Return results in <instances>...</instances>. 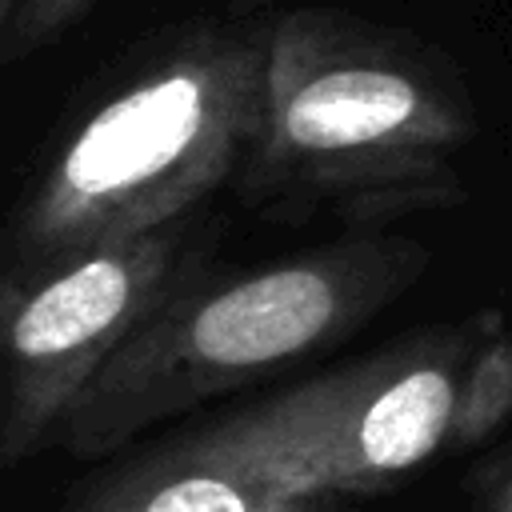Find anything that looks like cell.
Masks as SVG:
<instances>
[{"label": "cell", "mask_w": 512, "mask_h": 512, "mask_svg": "<svg viewBox=\"0 0 512 512\" xmlns=\"http://www.w3.org/2000/svg\"><path fill=\"white\" fill-rule=\"evenodd\" d=\"M100 0H20V8L0 24V60L20 64L32 52L60 40L88 8Z\"/></svg>", "instance_id": "obj_7"}, {"label": "cell", "mask_w": 512, "mask_h": 512, "mask_svg": "<svg viewBox=\"0 0 512 512\" xmlns=\"http://www.w3.org/2000/svg\"><path fill=\"white\" fill-rule=\"evenodd\" d=\"M16 8H20V0H0V24H4V20H8Z\"/></svg>", "instance_id": "obj_9"}, {"label": "cell", "mask_w": 512, "mask_h": 512, "mask_svg": "<svg viewBox=\"0 0 512 512\" xmlns=\"http://www.w3.org/2000/svg\"><path fill=\"white\" fill-rule=\"evenodd\" d=\"M472 512H512V448H508V456L484 476V488L476 492Z\"/></svg>", "instance_id": "obj_8"}, {"label": "cell", "mask_w": 512, "mask_h": 512, "mask_svg": "<svg viewBox=\"0 0 512 512\" xmlns=\"http://www.w3.org/2000/svg\"><path fill=\"white\" fill-rule=\"evenodd\" d=\"M504 328L488 308L404 336L216 420L212 432L332 496L380 492L440 448H456L472 376Z\"/></svg>", "instance_id": "obj_4"}, {"label": "cell", "mask_w": 512, "mask_h": 512, "mask_svg": "<svg viewBox=\"0 0 512 512\" xmlns=\"http://www.w3.org/2000/svg\"><path fill=\"white\" fill-rule=\"evenodd\" d=\"M468 136V100L440 64L360 20L292 12L272 24L264 116L236 188L272 216L444 204Z\"/></svg>", "instance_id": "obj_1"}, {"label": "cell", "mask_w": 512, "mask_h": 512, "mask_svg": "<svg viewBox=\"0 0 512 512\" xmlns=\"http://www.w3.org/2000/svg\"><path fill=\"white\" fill-rule=\"evenodd\" d=\"M192 228H164L84 248L24 280H0L4 400L0 464L20 468L56 444L72 404L124 340L176 292L192 264Z\"/></svg>", "instance_id": "obj_5"}, {"label": "cell", "mask_w": 512, "mask_h": 512, "mask_svg": "<svg viewBox=\"0 0 512 512\" xmlns=\"http://www.w3.org/2000/svg\"><path fill=\"white\" fill-rule=\"evenodd\" d=\"M340 496L200 428L80 488L60 512H332Z\"/></svg>", "instance_id": "obj_6"}, {"label": "cell", "mask_w": 512, "mask_h": 512, "mask_svg": "<svg viewBox=\"0 0 512 512\" xmlns=\"http://www.w3.org/2000/svg\"><path fill=\"white\" fill-rule=\"evenodd\" d=\"M424 268L416 240L356 236L216 284L188 280L100 368L56 444L108 456L160 420L336 344Z\"/></svg>", "instance_id": "obj_3"}, {"label": "cell", "mask_w": 512, "mask_h": 512, "mask_svg": "<svg viewBox=\"0 0 512 512\" xmlns=\"http://www.w3.org/2000/svg\"><path fill=\"white\" fill-rule=\"evenodd\" d=\"M268 48V24H204L108 92L16 208L0 280L184 220L236 176L264 116Z\"/></svg>", "instance_id": "obj_2"}]
</instances>
